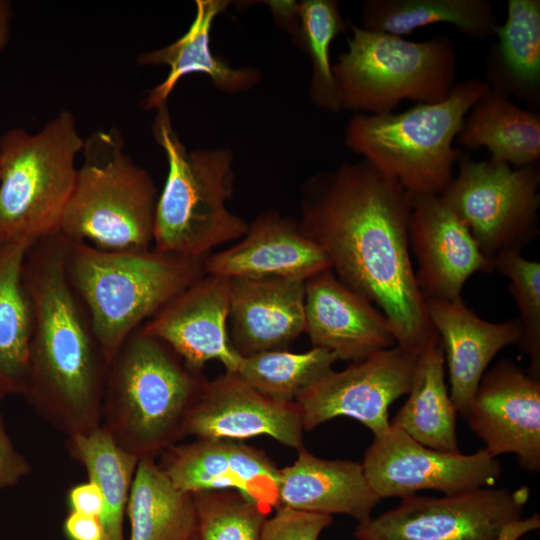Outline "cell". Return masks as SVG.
<instances>
[{"label": "cell", "instance_id": "obj_4", "mask_svg": "<svg viewBox=\"0 0 540 540\" xmlns=\"http://www.w3.org/2000/svg\"><path fill=\"white\" fill-rule=\"evenodd\" d=\"M204 259L154 248L103 250L68 239L67 275L108 364L134 331L204 275Z\"/></svg>", "mask_w": 540, "mask_h": 540}, {"label": "cell", "instance_id": "obj_2", "mask_svg": "<svg viewBox=\"0 0 540 540\" xmlns=\"http://www.w3.org/2000/svg\"><path fill=\"white\" fill-rule=\"evenodd\" d=\"M68 239L56 232L27 252L23 281L32 307L22 396L66 439L101 427L109 364L66 270Z\"/></svg>", "mask_w": 540, "mask_h": 540}, {"label": "cell", "instance_id": "obj_18", "mask_svg": "<svg viewBox=\"0 0 540 540\" xmlns=\"http://www.w3.org/2000/svg\"><path fill=\"white\" fill-rule=\"evenodd\" d=\"M228 318V280L204 274L147 320L141 330L164 342L194 372L201 373L206 363L215 360L225 372L234 373L241 356L230 341Z\"/></svg>", "mask_w": 540, "mask_h": 540}, {"label": "cell", "instance_id": "obj_20", "mask_svg": "<svg viewBox=\"0 0 540 540\" xmlns=\"http://www.w3.org/2000/svg\"><path fill=\"white\" fill-rule=\"evenodd\" d=\"M313 347L362 361L396 345L383 313L324 270L305 282V330Z\"/></svg>", "mask_w": 540, "mask_h": 540}, {"label": "cell", "instance_id": "obj_3", "mask_svg": "<svg viewBox=\"0 0 540 540\" xmlns=\"http://www.w3.org/2000/svg\"><path fill=\"white\" fill-rule=\"evenodd\" d=\"M206 381L140 327L109 364L101 427L125 452L156 458L184 438L185 418Z\"/></svg>", "mask_w": 540, "mask_h": 540}, {"label": "cell", "instance_id": "obj_29", "mask_svg": "<svg viewBox=\"0 0 540 540\" xmlns=\"http://www.w3.org/2000/svg\"><path fill=\"white\" fill-rule=\"evenodd\" d=\"M444 365L441 342L418 356L409 397L390 424L428 448L459 453L457 410L445 383Z\"/></svg>", "mask_w": 540, "mask_h": 540}, {"label": "cell", "instance_id": "obj_13", "mask_svg": "<svg viewBox=\"0 0 540 540\" xmlns=\"http://www.w3.org/2000/svg\"><path fill=\"white\" fill-rule=\"evenodd\" d=\"M418 356L395 345L351 362L342 371L331 369L296 400L305 431L337 418L349 417L373 436L390 427L388 408L409 393Z\"/></svg>", "mask_w": 540, "mask_h": 540}, {"label": "cell", "instance_id": "obj_23", "mask_svg": "<svg viewBox=\"0 0 540 540\" xmlns=\"http://www.w3.org/2000/svg\"><path fill=\"white\" fill-rule=\"evenodd\" d=\"M296 460L279 468L280 506L294 510L347 515L358 523L372 517L382 500L372 489L362 462L323 459L304 448Z\"/></svg>", "mask_w": 540, "mask_h": 540}, {"label": "cell", "instance_id": "obj_30", "mask_svg": "<svg viewBox=\"0 0 540 540\" xmlns=\"http://www.w3.org/2000/svg\"><path fill=\"white\" fill-rule=\"evenodd\" d=\"M496 20L487 0H367L361 8L360 27L403 37L431 24L446 23L482 40L494 35Z\"/></svg>", "mask_w": 540, "mask_h": 540}, {"label": "cell", "instance_id": "obj_31", "mask_svg": "<svg viewBox=\"0 0 540 540\" xmlns=\"http://www.w3.org/2000/svg\"><path fill=\"white\" fill-rule=\"evenodd\" d=\"M66 446L101 491L103 510L99 520L105 540H124V517L139 459L122 450L102 427L67 438Z\"/></svg>", "mask_w": 540, "mask_h": 540}, {"label": "cell", "instance_id": "obj_40", "mask_svg": "<svg viewBox=\"0 0 540 540\" xmlns=\"http://www.w3.org/2000/svg\"><path fill=\"white\" fill-rule=\"evenodd\" d=\"M12 5L7 0H0V52L6 47L11 30Z\"/></svg>", "mask_w": 540, "mask_h": 540}, {"label": "cell", "instance_id": "obj_10", "mask_svg": "<svg viewBox=\"0 0 540 540\" xmlns=\"http://www.w3.org/2000/svg\"><path fill=\"white\" fill-rule=\"evenodd\" d=\"M457 165V176L439 196L467 226L487 259L492 261L504 250L521 251L537 238L538 163L513 169L492 157L475 161L462 152Z\"/></svg>", "mask_w": 540, "mask_h": 540}, {"label": "cell", "instance_id": "obj_38", "mask_svg": "<svg viewBox=\"0 0 540 540\" xmlns=\"http://www.w3.org/2000/svg\"><path fill=\"white\" fill-rule=\"evenodd\" d=\"M70 511L99 518L103 510V498L98 485L88 481L72 486L67 493Z\"/></svg>", "mask_w": 540, "mask_h": 540}, {"label": "cell", "instance_id": "obj_41", "mask_svg": "<svg viewBox=\"0 0 540 540\" xmlns=\"http://www.w3.org/2000/svg\"><path fill=\"white\" fill-rule=\"evenodd\" d=\"M191 540H197L196 535Z\"/></svg>", "mask_w": 540, "mask_h": 540}, {"label": "cell", "instance_id": "obj_12", "mask_svg": "<svg viewBox=\"0 0 540 540\" xmlns=\"http://www.w3.org/2000/svg\"><path fill=\"white\" fill-rule=\"evenodd\" d=\"M362 465L381 499L403 498L421 490L453 495L493 487L502 474L500 461L485 449L467 455L437 451L391 424L374 437Z\"/></svg>", "mask_w": 540, "mask_h": 540}, {"label": "cell", "instance_id": "obj_27", "mask_svg": "<svg viewBox=\"0 0 540 540\" xmlns=\"http://www.w3.org/2000/svg\"><path fill=\"white\" fill-rule=\"evenodd\" d=\"M34 241H0V402L22 395L29 367L32 307L23 266Z\"/></svg>", "mask_w": 540, "mask_h": 540}, {"label": "cell", "instance_id": "obj_8", "mask_svg": "<svg viewBox=\"0 0 540 540\" xmlns=\"http://www.w3.org/2000/svg\"><path fill=\"white\" fill-rule=\"evenodd\" d=\"M347 22L352 35L332 67L341 110L385 114L403 100L431 104L450 95L457 53L448 36L416 42Z\"/></svg>", "mask_w": 540, "mask_h": 540}, {"label": "cell", "instance_id": "obj_9", "mask_svg": "<svg viewBox=\"0 0 540 540\" xmlns=\"http://www.w3.org/2000/svg\"><path fill=\"white\" fill-rule=\"evenodd\" d=\"M84 138L60 111L39 131L14 128L0 138V241H37L59 231Z\"/></svg>", "mask_w": 540, "mask_h": 540}, {"label": "cell", "instance_id": "obj_25", "mask_svg": "<svg viewBox=\"0 0 540 540\" xmlns=\"http://www.w3.org/2000/svg\"><path fill=\"white\" fill-rule=\"evenodd\" d=\"M486 58V83L511 99L540 102V0H508L507 18Z\"/></svg>", "mask_w": 540, "mask_h": 540}, {"label": "cell", "instance_id": "obj_5", "mask_svg": "<svg viewBox=\"0 0 540 540\" xmlns=\"http://www.w3.org/2000/svg\"><path fill=\"white\" fill-rule=\"evenodd\" d=\"M155 111L152 134L164 151L168 172L156 204L153 248L205 258L248 229L249 224L227 208L234 192L233 153L224 147L189 150L172 124L167 104Z\"/></svg>", "mask_w": 540, "mask_h": 540}, {"label": "cell", "instance_id": "obj_14", "mask_svg": "<svg viewBox=\"0 0 540 540\" xmlns=\"http://www.w3.org/2000/svg\"><path fill=\"white\" fill-rule=\"evenodd\" d=\"M466 419L493 457L512 453L540 471V379L504 359L484 373Z\"/></svg>", "mask_w": 540, "mask_h": 540}, {"label": "cell", "instance_id": "obj_32", "mask_svg": "<svg viewBox=\"0 0 540 540\" xmlns=\"http://www.w3.org/2000/svg\"><path fill=\"white\" fill-rule=\"evenodd\" d=\"M336 361L333 352L319 347L302 353L271 350L241 357L234 373L269 398L296 402Z\"/></svg>", "mask_w": 540, "mask_h": 540}, {"label": "cell", "instance_id": "obj_36", "mask_svg": "<svg viewBox=\"0 0 540 540\" xmlns=\"http://www.w3.org/2000/svg\"><path fill=\"white\" fill-rule=\"evenodd\" d=\"M332 523L330 515L279 506L274 515L265 520L258 540H319Z\"/></svg>", "mask_w": 540, "mask_h": 540}, {"label": "cell", "instance_id": "obj_16", "mask_svg": "<svg viewBox=\"0 0 540 540\" xmlns=\"http://www.w3.org/2000/svg\"><path fill=\"white\" fill-rule=\"evenodd\" d=\"M161 469L181 491L235 490L267 514L280 506L279 468L255 446L225 439L176 443L160 455Z\"/></svg>", "mask_w": 540, "mask_h": 540}, {"label": "cell", "instance_id": "obj_37", "mask_svg": "<svg viewBox=\"0 0 540 540\" xmlns=\"http://www.w3.org/2000/svg\"><path fill=\"white\" fill-rule=\"evenodd\" d=\"M31 473V465L18 451L0 414V493L20 483Z\"/></svg>", "mask_w": 540, "mask_h": 540}, {"label": "cell", "instance_id": "obj_19", "mask_svg": "<svg viewBox=\"0 0 540 540\" xmlns=\"http://www.w3.org/2000/svg\"><path fill=\"white\" fill-rule=\"evenodd\" d=\"M331 269L322 249L299 221L275 211L259 214L240 240L205 257V275L230 278L277 277L306 281Z\"/></svg>", "mask_w": 540, "mask_h": 540}, {"label": "cell", "instance_id": "obj_1", "mask_svg": "<svg viewBox=\"0 0 540 540\" xmlns=\"http://www.w3.org/2000/svg\"><path fill=\"white\" fill-rule=\"evenodd\" d=\"M300 206L302 229L339 281L381 309L397 346L419 356L440 344L410 258L411 193L362 159L306 180Z\"/></svg>", "mask_w": 540, "mask_h": 540}, {"label": "cell", "instance_id": "obj_39", "mask_svg": "<svg viewBox=\"0 0 540 540\" xmlns=\"http://www.w3.org/2000/svg\"><path fill=\"white\" fill-rule=\"evenodd\" d=\"M63 530L69 540H105L99 518L75 511L67 514Z\"/></svg>", "mask_w": 540, "mask_h": 540}, {"label": "cell", "instance_id": "obj_34", "mask_svg": "<svg viewBox=\"0 0 540 540\" xmlns=\"http://www.w3.org/2000/svg\"><path fill=\"white\" fill-rule=\"evenodd\" d=\"M197 540H258L268 514L235 490L192 493Z\"/></svg>", "mask_w": 540, "mask_h": 540}, {"label": "cell", "instance_id": "obj_35", "mask_svg": "<svg viewBox=\"0 0 540 540\" xmlns=\"http://www.w3.org/2000/svg\"><path fill=\"white\" fill-rule=\"evenodd\" d=\"M518 250H504L493 258L494 269L505 275L520 312L518 346L530 358L528 373L540 379V263Z\"/></svg>", "mask_w": 540, "mask_h": 540}, {"label": "cell", "instance_id": "obj_33", "mask_svg": "<svg viewBox=\"0 0 540 540\" xmlns=\"http://www.w3.org/2000/svg\"><path fill=\"white\" fill-rule=\"evenodd\" d=\"M348 28L335 0H304L297 3L296 43L311 60V101L330 112L341 110L330 61L332 41Z\"/></svg>", "mask_w": 540, "mask_h": 540}, {"label": "cell", "instance_id": "obj_28", "mask_svg": "<svg viewBox=\"0 0 540 540\" xmlns=\"http://www.w3.org/2000/svg\"><path fill=\"white\" fill-rule=\"evenodd\" d=\"M126 514L129 540H191L197 532L192 493L176 488L156 458L138 460Z\"/></svg>", "mask_w": 540, "mask_h": 540}, {"label": "cell", "instance_id": "obj_24", "mask_svg": "<svg viewBox=\"0 0 540 540\" xmlns=\"http://www.w3.org/2000/svg\"><path fill=\"white\" fill-rule=\"evenodd\" d=\"M229 3L226 0H196L194 19L180 38L165 47L138 55L140 65L169 67L165 80L150 90L143 101L144 109L156 110L167 104L178 81L193 73L208 76L214 87L230 94L247 92L260 82L261 74L257 69L233 67L216 57L210 48L212 25Z\"/></svg>", "mask_w": 540, "mask_h": 540}, {"label": "cell", "instance_id": "obj_15", "mask_svg": "<svg viewBox=\"0 0 540 540\" xmlns=\"http://www.w3.org/2000/svg\"><path fill=\"white\" fill-rule=\"evenodd\" d=\"M304 431L296 402L269 398L229 372L206 381L183 425V437L242 441L265 435L297 451L304 448Z\"/></svg>", "mask_w": 540, "mask_h": 540}, {"label": "cell", "instance_id": "obj_17", "mask_svg": "<svg viewBox=\"0 0 540 540\" xmlns=\"http://www.w3.org/2000/svg\"><path fill=\"white\" fill-rule=\"evenodd\" d=\"M408 238L417 259L416 281L425 301L461 300L462 288L471 275L494 269L467 226L439 195H412Z\"/></svg>", "mask_w": 540, "mask_h": 540}, {"label": "cell", "instance_id": "obj_6", "mask_svg": "<svg viewBox=\"0 0 540 540\" xmlns=\"http://www.w3.org/2000/svg\"><path fill=\"white\" fill-rule=\"evenodd\" d=\"M82 152L59 232L103 250L150 249L158 199L150 173L126 152L116 127L92 132Z\"/></svg>", "mask_w": 540, "mask_h": 540}, {"label": "cell", "instance_id": "obj_7", "mask_svg": "<svg viewBox=\"0 0 540 540\" xmlns=\"http://www.w3.org/2000/svg\"><path fill=\"white\" fill-rule=\"evenodd\" d=\"M488 87L484 80L469 78L441 102L417 104L397 114H355L347 123L344 143L412 195H440L463 152L453 142Z\"/></svg>", "mask_w": 540, "mask_h": 540}, {"label": "cell", "instance_id": "obj_21", "mask_svg": "<svg viewBox=\"0 0 540 540\" xmlns=\"http://www.w3.org/2000/svg\"><path fill=\"white\" fill-rule=\"evenodd\" d=\"M230 341L246 357L285 350L305 330L304 280L230 278Z\"/></svg>", "mask_w": 540, "mask_h": 540}, {"label": "cell", "instance_id": "obj_26", "mask_svg": "<svg viewBox=\"0 0 540 540\" xmlns=\"http://www.w3.org/2000/svg\"><path fill=\"white\" fill-rule=\"evenodd\" d=\"M455 142L473 151L486 148L492 158L515 168L536 164L540 158V115L488 87L466 114Z\"/></svg>", "mask_w": 540, "mask_h": 540}, {"label": "cell", "instance_id": "obj_22", "mask_svg": "<svg viewBox=\"0 0 540 540\" xmlns=\"http://www.w3.org/2000/svg\"><path fill=\"white\" fill-rule=\"evenodd\" d=\"M427 312L444 350L450 398L464 418L492 359L503 348L518 344V319L501 323L478 317L463 300H427Z\"/></svg>", "mask_w": 540, "mask_h": 540}, {"label": "cell", "instance_id": "obj_11", "mask_svg": "<svg viewBox=\"0 0 540 540\" xmlns=\"http://www.w3.org/2000/svg\"><path fill=\"white\" fill-rule=\"evenodd\" d=\"M527 486L485 487L463 493L401 498L395 508L358 523L357 540H507L536 529L539 517L523 520Z\"/></svg>", "mask_w": 540, "mask_h": 540}]
</instances>
